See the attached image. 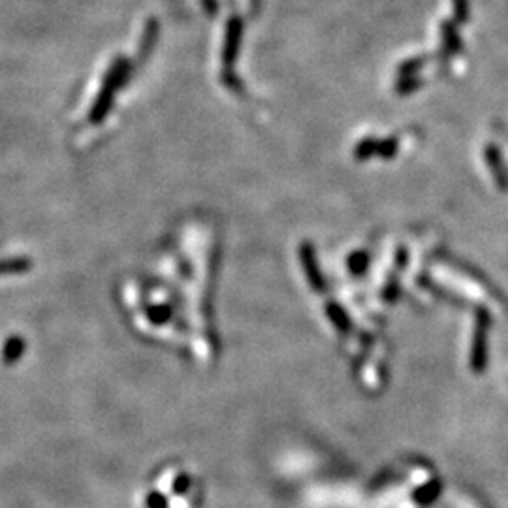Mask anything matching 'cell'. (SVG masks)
Returning a JSON list of instances; mask_svg holds the SVG:
<instances>
[{
    "label": "cell",
    "instance_id": "2",
    "mask_svg": "<svg viewBox=\"0 0 508 508\" xmlns=\"http://www.w3.org/2000/svg\"><path fill=\"white\" fill-rule=\"evenodd\" d=\"M25 352V341L21 337H10L4 342L2 348V362L4 364H13L19 360V356Z\"/></svg>",
    "mask_w": 508,
    "mask_h": 508
},
{
    "label": "cell",
    "instance_id": "1",
    "mask_svg": "<svg viewBox=\"0 0 508 508\" xmlns=\"http://www.w3.org/2000/svg\"><path fill=\"white\" fill-rule=\"evenodd\" d=\"M33 268L31 258H8L0 260V275H17V273H27Z\"/></svg>",
    "mask_w": 508,
    "mask_h": 508
}]
</instances>
